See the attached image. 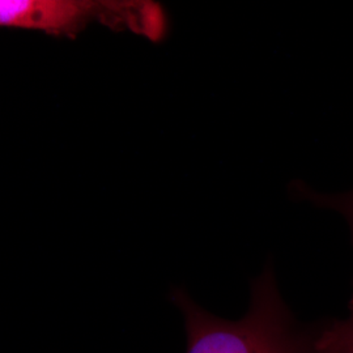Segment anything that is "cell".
<instances>
[{
    "instance_id": "3",
    "label": "cell",
    "mask_w": 353,
    "mask_h": 353,
    "mask_svg": "<svg viewBox=\"0 0 353 353\" xmlns=\"http://www.w3.org/2000/svg\"><path fill=\"white\" fill-rule=\"evenodd\" d=\"M290 194L297 202L309 203L310 205L318 208L341 214L347 220L353 236V189L345 192L330 194L316 191L303 181H293L290 185ZM350 309L351 313H353V296L350 303Z\"/></svg>"
},
{
    "instance_id": "1",
    "label": "cell",
    "mask_w": 353,
    "mask_h": 353,
    "mask_svg": "<svg viewBox=\"0 0 353 353\" xmlns=\"http://www.w3.org/2000/svg\"><path fill=\"white\" fill-rule=\"evenodd\" d=\"M174 301L185 316L188 353H305L287 322L272 271L252 284V305L239 321L203 310L183 292Z\"/></svg>"
},
{
    "instance_id": "4",
    "label": "cell",
    "mask_w": 353,
    "mask_h": 353,
    "mask_svg": "<svg viewBox=\"0 0 353 353\" xmlns=\"http://www.w3.org/2000/svg\"><path fill=\"white\" fill-rule=\"evenodd\" d=\"M313 353H353V313L326 328L314 341Z\"/></svg>"
},
{
    "instance_id": "2",
    "label": "cell",
    "mask_w": 353,
    "mask_h": 353,
    "mask_svg": "<svg viewBox=\"0 0 353 353\" xmlns=\"http://www.w3.org/2000/svg\"><path fill=\"white\" fill-rule=\"evenodd\" d=\"M92 24L163 39L166 14L151 0H0V26L76 37Z\"/></svg>"
}]
</instances>
